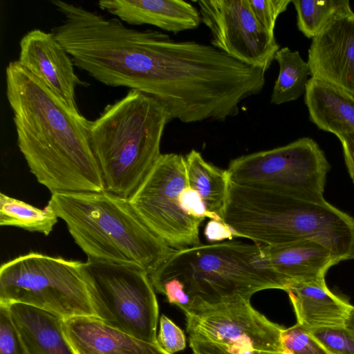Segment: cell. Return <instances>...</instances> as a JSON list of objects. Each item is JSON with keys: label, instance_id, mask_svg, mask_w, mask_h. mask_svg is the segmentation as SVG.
Here are the masks:
<instances>
[{"label": "cell", "instance_id": "cell-1", "mask_svg": "<svg viewBox=\"0 0 354 354\" xmlns=\"http://www.w3.org/2000/svg\"><path fill=\"white\" fill-rule=\"evenodd\" d=\"M6 80L17 145L37 180L51 194L104 190L89 120L72 112L17 60L7 66Z\"/></svg>", "mask_w": 354, "mask_h": 354}, {"label": "cell", "instance_id": "cell-2", "mask_svg": "<svg viewBox=\"0 0 354 354\" xmlns=\"http://www.w3.org/2000/svg\"><path fill=\"white\" fill-rule=\"evenodd\" d=\"M149 277L155 290L187 315L236 298L250 299L261 290L288 287L261 245L231 240L175 250Z\"/></svg>", "mask_w": 354, "mask_h": 354}, {"label": "cell", "instance_id": "cell-3", "mask_svg": "<svg viewBox=\"0 0 354 354\" xmlns=\"http://www.w3.org/2000/svg\"><path fill=\"white\" fill-rule=\"evenodd\" d=\"M224 223L266 247L318 242L341 261L354 259V218L328 203L308 201L230 182Z\"/></svg>", "mask_w": 354, "mask_h": 354}, {"label": "cell", "instance_id": "cell-4", "mask_svg": "<svg viewBox=\"0 0 354 354\" xmlns=\"http://www.w3.org/2000/svg\"><path fill=\"white\" fill-rule=\"evenodd\" d=\"M48 204L88 259L137 266L150 274L175 250L149 229L129 198L106 189L54 193Z\"/></svg>", "mask_w": 354, "mask_h": 354}, {"label": "cell", "instance_id": "cell-5", "mask_svg": "<svg viewBox=\"0 0 354 354\" xmlns=\"http://www.w3.org/2000/svg\"><path fill=\"white\" fill-rule=\"evenodd\" d=\"M171 120L154 97L130 89L89 121L91 145L105 189L130 199L156 165Z\"/></svg>", "mask_w": 354, "mask_h": 354}, {"label": "cell", "instance_id": "cell-6", "mask_svg": "<svg viewBox=\"0 0 354 354\" xmlns=\"http://www.w3.org/2000/svg\"><path fill=\"white\" fill-rule=\"evenodd\" d=\"M22 304L64 319L95 316L83 262L30 252L0 268V305Z\"/></svg>", "mask_w": 354, "mask_h": 354}, {"label": "cell", "instance_id": "cell-7", "mask_svg": "<svg viewBox=\"0 0 354 354\" xmlns=\"http://www.w3.org/2000/svg\"><path fill=\"white\" fill-rule=\"evenodd\" d=\"M83 274L95 317L138 339L158 344L159 307L145 270L87 259Z\"/></svg>", "mask_w": 354, "mask_h": 354}, {"label": "cell", "instance_id": "cell-8", "mask_svg": "<svg viewBox=\"0 0 354 354\" xmlns=\"http://www.w3.org/2000/svg\"><path fill=\"white\" fill-rule=\"evenodd\" d=\"M327 159L317 143L301 138L284 146L243 155L230 160V182L322 203Z\"/></svg>", "mask_w": 354, "mask_h": 354}, {"label": "cell", "instance_id": "cell-9", "mask_svg": "<svg viewBox=\"0 0 354 354\" xmlns=\"http://www.w3.org/2000/svg\"><path fill=\"white\" fill-rule=\"evenodd\" d=\"M187 186L185 157L162 153L129 199L149 229L175 250L201 244L199 227L203 221L189 215L180 201Z\"/></svg>", "mask_w": 354, "mask_h": 354}, {"label": "cell", "instance_id": "cell-10", "mask_svg": "<svg viewBox=\"0 0 354 354\" xmlns=\"http://www.w3.org/2000/svg\"><path fill=\"white\" fill-rule=\"evenodd\" d=\"M185 317L189 339L283 353L281 335L283 328L256 310L250 299L236 298Z\"/></svg>", "mask_w": 354, "mask_h": 354}, {"label": "cell", "instance_id": "cell-11", "mask_svg": "<svg viewBox=\"0 0 354 354\" xmlns=\"http://www.w3.org/2000/svg\"><path fill=\"white\" fill-rule=\"evenodd\" d=\"M201 22L209 30L211 45L231 58L265 73L279 46L274 33L252 15L247 0L197 1Z\"/></svg>", "mask_w": 354, "mask_h": 354}, {"label": "cell", "instance_id": "cell-12", "mask_svg": "<svg viewBox=\"0 0 354 354\" xmlns=\"http://www.w3.org/2000/svg\"><path fill=\"white\" fill-rule=\"evenodd\" d=\"M308 63L314 77L354 95V12L335 14L312 39Z\"/></svg>", "mask_w": 354, "mask_h": 354}, {"label": "cell", "instance_id": "cell-13", "mask_svg": "<svg viewBox=\"0 0 354 354\" xmlns=\"http://www.w3.org/2000/svg\"><path fill=\"white\" fill-rule=\"evenodd\" d=\"M19 63L39 78L75 114L81 115L75 88L86 86L75 74L71 57L54 34L33 29L19 41Z\"/></svg>", "mask_w": 354, "mask_h": 354}, {"label": "cell", "instance_id": "cell-14", "mask_svg": "<svg viewBox=\"0 0 354 354\" xmlns=\"http://www.w3.org/2000/svg\"><path fill=\"white\" fill-rule=\"evenodd\" d=\"M62 331L75 354H167L158 344L132 337L95 316L64 319Z\"/></svg>", "mask_w": 354, "mask_h": 354}, {"label": "cell", "instance_id": "cell-15", "mask_svg": "<svg viewBox=\"0 0 354 354\" xmlns=\"http://www.w3.org/2000/svg\"><path fill=\"white\" fill-rule=\"evenodd\" d=\"M100 8L130 25L149 24L174 34L195 29L199 10L183 0H101Z\"/></svg>", "mask_w": 354, "mask_h": 354}, {"label": "cell", "instance_id": "cell-16", "mask_svg": "<svg viewBox=\"0 0 354 354\" xmlns=\"http://www.w3.org/2000/svg\"><path fill=\"white\" fill-rule=\"evenodd\" d=\"M261 246L270 266L288 286L325 280L328 270L341 261L328 248L310 240L277 247Z\"/></svg>", "mask_w": 354, "mask_h": 354}, {"label": "cell", "instance_id": "cell-17", "mask_svg": "<svg viewBox=\"0 0 354 354\" xmlns=\"http://www.w3.org/2000/svg\"><path fill=\"white\" fill-rule=\"evenodd\" d=\"M297 324L312 329L344 326L352 305L333 293L325 280L290 284L286 290Z\"/></svg>", "mask_w": 354, "mask_h": 354}, {"label": "cell", "instance_id": "cell-18", "mask_svg": "<svg viewBox=\"0 0 354 354\" xmlns=\"http://www.w3.org/2000/svg\"><path fill=\"white\" fill-rule=\"evenodd\" d=\"M6 306L29 354H75L62 331L63 317L22 304Z\"/></svg>", "mask_w": 354, "mask_h": 354}, {"label": "cell", "instance_id": "cell-19", "mask_svg": "<svg viewBox=\"0 0 354 354\" xmlns=\"http://www.w3.org/2000/svg\"><path fill=\"white\" fill-rule=\"evenodd\" d=\"M304 94L310 119L319 129L336 136L354 134V95L314 77Z\"/></svg>", "mask_w": 354, "mask_h": 354}, {"label": "cell", "instance_id": "cell-20", "mask_svg": "<svg viewBox=\"0 0 354 354\" xmlns=\"http://www.w3.org/2000/svg\"><path fill=\"white\" fill-rule=\"evenodd\" d=\"M185 157L189 187L198 194L206 209L224 222L230 185L227 169L208 162L195 149Z\"/></svg>", "mask_w": 354, "mask_h": 354}, {"label": "cell", "instance_id": "cell-21", "mask_svg": "<svg viewBox=\"0 0 354 354\" xmlns=\"http://www.w3.org/2000/svg\"><path fill=\"white\" fill-rule=\"evenodd\" d=\"M274 59L279 68L270 97V103L279 105L298 99L305 93L311 76L308 62H305L297 50L288 47L279 48Z\"/></svg>", "mask_w": 354, "mask_h": 354}, {"label": "cell", "instance_id": "cell-22", "mask_svg": "<svg viewBox=\"0 0 354 354\" xmlns=\"http://www.w3.org/2000/svg\"><path fill=\"white\" fill-rule=\"evenodd\" d=\"M53 208L40 209L23 201L0 194V225L17 227L48 236L58 221Z\"/></svg>", "mask_w": 354, "mask_h": 354}, {"label": "cell", "instance_id": "cell-23", "mask_svg": "<svg viewBox=\"0 0 354 354\" xmlns=\"http://www.w3.org/2000/svg\"><path fill=\"white\" fill-rule=\"evenodd\" d=\"M298 29L313 39L337 13L351 9L348 0H293Z\"/></svg>", "mask_w": 354, "mask_h": 354}, {"label": "cell", "instance_id": "cell-24", "mask_svg": "<svg viewBox=\"0 0 354 354\" xmlns=\"http://www.w3.org/2000/svg\"><path fill=\"white\" fill-rule=\"evenodd\" d=\"M281 342L285 354H330L308 330L298 324L283 328Z\"/></svg>", "mask_w": 354, "mask_h": 354}, {"label": "cell", "instance_id": "cell-25", "mask_svg": "<svg viewBox=\"0 0 354 354\" xmlns=\"http://www.w3.org/2000/svg\"><path fill=\"white\" fill-rule=\"evenodd\" d=\"M308 331L330 354H354V336L344 326Z\"/></svg>", "mask_w": 354, "mask_h": 354}, {"label": "cell", "instance_id": "cell-26", "mask_svg": "<svg viewBox=\"0 0 354 354\" xmlns=\"http://www.w3.org/2000/svg\"><path fill=\"white\" fill-rule=\"evenodd\" d=\"M0 354H29L12 320L8 307L0 305Z\"/></svg>", "mask_w": 354, "mask_h": 354}, {"label": "cell", "instance_id": "cell-27", "mask_svg": "<svg viewBox=\"0 0 354 354\" xmlns=\"http://www.w3.org/2000/svg\"><path fill=\"white\" fill-rule=\"evenodd\" d=\"M256 20L264 28L274 33L277 19L285 12L290 0H247Z\"/></svg>", "mask_w": 354, "mask_h": 354}, {"label": "cell", "instance_id": "cell-28", "mask_svg": "<svg viewBox=\"0 0 354 354\" xmlns=\"http://www.w3.org/2000/svg\"><path fill=\"white\" fill-rule=\"evenodd\" d=\"M157 342L167 354H174L186 348L187 340L183 330L171 319L162 315L160 318Z\"/></svg>", "mask_w": 354, "mask_h": 354}, {"label": "cell", "instance_id": "cell-29", "mask_svg": "<svg viewBox=\"0 0 354 354\" xmlns=\"http://www.w3.org/2000/svg\"><path fill=\"white\" fill-rule=\"evenodd\" d=\"M180 201L183 209L189 215L197 219L203 221L207 218L210 220L223 222L206 209L198 194L189 185L181 192Z\"/></svg>", "mask_w": 354, "mask_h": 354}, {"label": "cell", "instance_id": "cell-30", "mask_svg": "<svg viewBox=\"0 0 354 354\" xmlns=\"http://www.w3.org/2000/svg\"><path fill=\"white\" fill-rule=\"evenodd\" d=\"M189 344L193 354H285L245 349L244 348L227 347L221 344L202 342L194 339H189Z\"/></svg>", "mask_w": 354, "mask_h": 354}, {"label": "cell", "instance_id": "cell-31", "mask_svg": "<svg viewBox=\"0 0 354 354\" xmlns=\"http://www.w3.org/2000/svg\"><path fill=\"white\" fill-rule=\"evenodd\" d=\"M205 236L212 243L231 240L237 237L236 233L224 222L210 220L205 228Z\"/></svg>", "mask_w": 354, "mask_h": 354}, {"label": "cell", "instance_id": "cell-32", "mask_svg": "<svg viewBox=\"0 0 354 354\" xmlns=\"http://www.w3.org/2000/svg\"><path fill=\"white\" fill-rule=\"evenodd\" d=\"M337 137L341 142L346 165L354 183V134H344Z\"/></svg>", "mask_w": 354, "mask_h": 354}, {"label": "cell", "instance_id": "cell-33", "mask_svg": "<svg viewBox=\"0 0 354 354\" xmlns=\"http://www.w3.org/2000/svg\"><path fill=\"white\" fill-rule=\"evenodd\" d=\"M344 326L354 336V306H353L348 317L345 322Z\"/></svg>", "mask_w": 354, "mask_h": 354}]
</instances>
